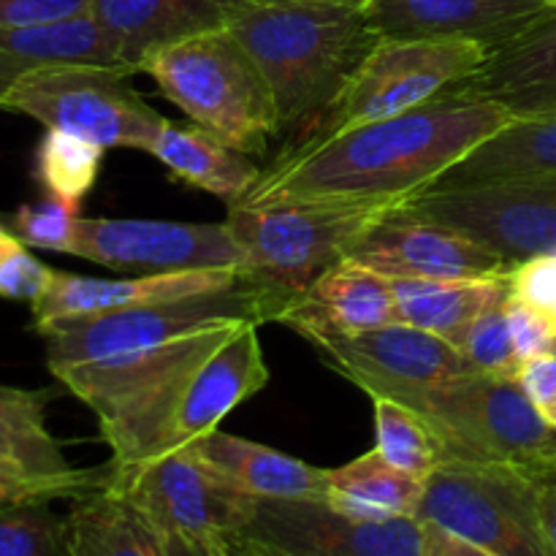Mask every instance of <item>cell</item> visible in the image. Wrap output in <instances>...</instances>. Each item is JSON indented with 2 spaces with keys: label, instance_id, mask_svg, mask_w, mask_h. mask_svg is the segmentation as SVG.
Masks as SVG:
<instances>
[{
  "label": "cell",
  "instance_id": "6da1fadb",
  "mask_svg": "<svg viewBox=\"0 0 556 556\" xmlns=\"http://www.w3.org/2000/svg\"><path fill=\"white\" fill-rule=\"evenodd\" d=\"M255 320L206 326L134 356L54 378L96 413L114 465H141L199 443L269 383Z\"/></svg>",
  "mask_w": 556,
  "mask_h": 556
},
{
  "label": "cell",
  "instance_id": "7a4b0ae2",
  "mask_svg": "<svg viewBox=\"0 0 556 556\" xmlns=\"http://www.w3.org/2000/svg\"><path fill=\"white\" fill-rule=\"evenodd\" d=\"M510 119L500 103L448 87L396 117L293 144L237 206L413 201Z\"/></svg>",
  "mask_w": 556,
  "mask_h": 556
},
{
  "label": "cell",
  "instance_id": "3957f363",
  "mask_svg": "<svg viewBox=\"0 0 556 556\" xmlns=\"http://www.w3.org/2000/svg\"><path fill=\"white\" fill-rule=\"evenodd\" d=\"M228 30L275 96L282 130L307 141L380 41L364 0H264Z\"/></svg>",
  "mask_w": 556,
  "mask_h": 556
},
{
  "label": "cell",
  "instance_id": "277c9868",
  "mask_svg": "<svg viewBox=\"0 0 556 556\" xmlns=\"http://www.w3.org/2000/svg\"><path fill=\"white\" fill-rule=\"evenodd\" d=\"M141 74L182 109L199 128L228 147L258 155L280 136L275 96L248 49L231 30L185 38L147 54Z\"/></svg>",
  "mask_w": 556,
  "mask_h": 556
},
{
  "label": "cell",
  "instance_id": "5b68a950",
  "mask_svg": "<svg viewBox=\"0 0 556 556\" xmlns=\"http://www.w3.org/2000/svg\"><path fill=\"white\" fill-rule=\"evenodd\" d=\"M291 302L293 299H288L286 293L244 271L242 280L220 291L139 304V307L114 309L90 318L60 320L38 329V334L47 342L49 372H58L79 364H98L152 351L206 326L231 324V320L277 324L282 309Z\"/></svg>",
  "mask_w": 556,
  "mask_h": 556
},
{
  "label": "cell",
  "instance_id": "8992f818",
  "mask_svg": "<svg viewBox=\"0 0 556 556\" xmlns=\"http://www.w3.org/2000/svg\"><path fill=\"white\" fill-rule=\"evenodd\" d=\"M445 462L514 467L535 478H556V429L516 378L470 372L440 386L424 400Z\"/></svg>",
  "mask_w": 556,
  "mask_h": 556
},
{
  "label": "cell",
  "instance_id": "52a82bcc",
  "mask_svg": "<svg viewBox=\"0 0 556 556\" xmlns=\"http://www.w3.org/2000/svg\"><path fill=\"white\" fill-rule=\"evenodd\" d=\"M407 201L228 206L226 226L250 275L296 299L326 269L353 253L383 217Z\"/></svg>",
  "mask_w": 556,
  "mask_h": 556
},
{
  "label": "cell",
  "instance_id": "ba28073f",
  "mask_svg": "<svg viewBox=\"0 0 556 556\" xmlns=\"http://www.w3.org/2000/svg\"><path fill=\"white\" fill-rule=\"evenodd\" d=\"M125 65H49L16 79L0 98V109L68 130L103 150L150 152L166 117L130 85Z\"/></svg>",
  "mask_w": 556,
  "mask_h": 556
},
{
  "label": "cell",
  "instance_id": "9c48e42d",
  "mask_svg": "<svg viewBox=\"0 0 556 556\" xmlns=\"http://www.w3.org/2000/svg\"><path fill=\"white\" fill-rule=\"evenodd\" d=\"M416 519L494 556H552L541 525V478L514 467L443 462L424 481Z\"/></svg>",
  "mask_w": 556,
  "mask_h": 556
},
{
  "label": "cell",
  "instance_id": "30bf717a",
  "mask_svg": "<svg viewBox=\"0 0 556 556\" xmlns=\"http://www.w3.org/2000/svg\"><path fill=\"white\" fill-rule=\"evenodd\" d=\"M486 58L489 49L472 41L380 38L309 139H329L356 125L410 112L470 79Z\"/></svg>",
  "mask_w": 556,
  "mask_h": 556
},
{
  "label": "cell",
  "instance_id": "8fae6325",
  "mask_svg": "<svg viewBox=\"0 0 556 556\" xmlns=\"http://www.w3.org/2000/svg\"><path fill=\"white\" fill-rule=\"evenodd\" d=\"M405 210L459 228L508 264L556 253V172L438 190Z\"/></svg>",
  "mask_w": 556,
  "mask_h": 556
},
{
  "label": "cell",
  "instance_id": "7c38bea8",
  "mask_svg": "<svg viewBox=\"0 0 556 556\" xmlns=\"http://www.w3.org/2000/svg\"><path fill=\"white\" fill-rule=\"evenodd\" d=\"M307 342L326 367L358 386L369 400H389L416 413L434 389L476 372L451 342L407 324Z\"/></svg>",
  "mask_w": 556,
  "mask_h": 556
},
{
  "label": "cell",
  "instance_id": "4fadbf2b",
  "mask_svg": "<svg viewBox=\"0 0 556 556\" xmlns=\"http://www.w3.org/2000/svg\"><path fill=\"white\" fill-rule=\"evenodd\" d=\"M109 465V483L161 532L239 535L253 516L255 497L239 492L193 445L141 465Z\"/></svg>",
  "mask_w": 556,
  "mask_h": 556
},
{
  "label": "cell",
  "instance_id": "5bb4252c",
  "mask_svg": "<svg viewBox=\"0 0 556 556\" xmlns=\"http://www.w3.org/2000/svg\"><path fill=\"white\" fill-rule=\"evenodd\" d=\"M71 255L114 271H188V269H244L242 248L223 223L177 220H117L81 217Z\"/></svg>",
  "mask_w": 556,
  "mask_h": 556
},
{
  "label": "cell",
  "instance_id": "9a60e30c",
  "mask_svg": "<svg viewBox=\"0 0 556 556\" xmlns=\"http://www.w3.org/2000/svg\"><path fill=\"white\" fill-rule=\"evenodd\" d=\"M288 556H421L424 525L410 519H353L326 500H255L239 532Z\"/></svg>",
  "mask_w": 556,
  "mask_h": 556
},
{
  "label": "cell",
  "instance_id": "2e32d148",
  "mask_svg": "<svg viewBox=\"0 0 556 556\" xmlns=\"http://www.w3.org/2000/svg\"><path fill=\"white\" fill-rule=\"evenodd\" d=\"M348 258L402 280H486L516 269L459 228L400 206L378 223Z\"/></svg>",
  "mask_w": 556,
  "mask_h": 556
},
{
  "label": "cell",
  "instance_id": "e0dca14e",
  "mask_svg": "<svg viewBox=\"0 0 556 556\" xmlns=\"http://www.w3.org/2000/svg\"><path fill=\"white\" fill-rule=\"evenodd\" d=\"M554 0H364L380 38H432L505 47Z\"/></svg>",
  "mask_w": 556,
  "mask_h": 556
},
{
  "label": "cell",
  "instance_id": "ac0fdd59",
  "mask_svg": "<svg viewBox=\"0 0 556 556\" xmlns=\"http://www.w3.org/2000/svg\"><path fill=\"white\" fill-rule=\"evenodd\" d=\"M244 277V269H188L157 271V275L125 277H87L71 271H54L47 291L30 304L36 331L60 320L90 318V315L114 313V309L139 307V304L172 302L193 293L220 291Z\"/></svg>",
  "mask_w": 556,
  "mask_h": 556
},
{
  "label": "cell",
  "instance_id": "d6986e66",
  "mask_svg": "<svg viewBox=\"0 0 556 556\" xmlns=\"http://www.w3.org/2000/svg\"><path fill=\"white\" fill-rule=\"evenodd\" d=\"M277 324L304 340L324 334H358L380 326L402 324L389 277L353 258H342L309 282Z\"/></svg>",
  "mask_w": 556,
  "mask_h": 556
},
{
  "label": "cell",
  "instance_id": "ffe728a7",
  "mask_svg": "<svg viewBox=\"0 0 556 556\" xmlns=\"http://www.w3.org/2000/svg\"><path fill=\"white\" fill-rule=\"evenodd\" d=\"M258 3L264 0H92L90 14L117 41L119 63L136 74L155 49L228 30Z\"/></svg>",
  "mask_w": 556,
  "mask_h": 556
},
{
  "label": "cell",
  "instance_id": "44dd1931",
  "mask_svg": "<svg viewBox=\"0 0 556 556\" xmlns=\"http://www.w3.org/2000/svg\"><path fill=\"white\" fill-rule=\"evenodd\" d=\"M454 87L500 103L514 119L556 112V0Z\"/></svg>",
  "mask_w": 556,
  "mask_h": 556
},
{
  "label": "cell",
  "instance_id": "7402d4cb",
  "mask_svg": "<svg viewBox=\"0 0 556 556\" xmlns=\"http://www.w3.org/2000/svg\"><path fill=\"white\" fill-rule=\"evenodd\" d=\"M123 65L112 33L90 14L0 27V98L25 74L49 65Z\"/></svg>",
  "mask_w": 556,
  "mask_h": 556
},
{
  "label": "cell",
  "instance_id": "603a6c76",
  "mask_svg": "<svg viewBox=\"0 0 556 556\" xmlns=\"http://www.w3.org/2000/svg\"><path fill=\"white\" fill-rule=\"evenodd\" d=\"M193 448L239 492L255 500H326V470L269 445L215 429Z\"/></svg>",
  "mask_w": 556,
  "mask_h": 556
},
{
  "label": "cell",
  "instance_id": "cb8c5ba5",
  "mask_svg": "<svg viewBox=\"0 0 556 556\" xmlns=\"http://www.w3.org/2000/svg\"><path fill=\"white\" fill-rule=\"evenodd\" d=\"M150 155H155L174 179L217 195L226 206H237L261 179V168L248 152L233 150L199 125L166 119Z\"/></svg>",
  "mask_w": 556,
  "mask_h": 556
},
{
  "label": "cell",
  "instance_id": "d4e9b609",
  "mask_svg": "<svg viewBox=\"0 0 556 556\" xmlns=\"http://www.w3.org/2000/svg\"><path fill=\"white\" fill-rule=\"evenodd\" d=\"M556 172V112L516 117L478 144L465 161L443 174L432 188H465L494 179Z\"/></svg>",
  "mask_w": 556,
  "mask_h": 556
},
{
  "label": "cell",
  "instance_id": "484cf974",
  "mask_svg": "<svg viewBox=\"0 0 556 556\" xmlns=\"http://www.w3.org/2000/svg\"><path fill=\"white\" fill-rule=\"evenodd\" d=\"M389 280L402 324L443 337L454 348L478 315L510 296V275L486 280Z\"/></svg>",
  "mask_w": 556,
  "mask_h": 556
},
{
  "label": "cell",
  "instance_id": "4316f807",
  "mask_svg": "<svg viewBox=\"0 0 556 556\" xmlns=\"http://www.w3.org/2000/svg\"><path fill=\"white\" fill-rule=\"evenodd\" d=\"M71 503L74 556H166L161 530L112 483Z\"/></svg>",
  "mask_w": 556,
  "mask_h": 556
},
{
  "label": "cell",
  "instance_id": "83f0119b",
  "mask_svg": "<svg viewBox=\"0 0 556 556\" xmlns=\"http://www.w3.org/2000/svg\"><path fill=\"white\" fill-rule=\"evenodd\" d=\"M424 481L391 467L378 451L326 470V503L353 519L391 521L418 514Z\"/></svg>",
  "mask_w": 556,
  "mask_h": 556
},
{
  "label": "cell",
  "instance_id": "f1b7e54d",
  "mask_svg": "<svg viewBox=\"0 0 556 556\" xmlns=\"http://www.w3.org/2000/svg\"><path fill=\"white\" fill-rule=\"evenodd\" d=\"M52 396L47 389L0 386V470L20 476H65L74 470L47 427Z\"/></svg>",
  "mask_w": 556,
  "mask_h": 556
},
{
  "label": "cell",
  "instance_id": "f546056e",
  "mask_svg": "<svg viewBox=\"0 0 556 556\" xmlns=\"http://www.w3.org/2000/svg\"><path fill=\"white\" fill-rule=\"evenodd\" d=\"M103 147L68 134L47 128L36 150V179L49 199L63 201L79 212L81 201L96 188L103 163Z\"/></svg>",
  "mask_w": 556,
  "mask_h": 556
},
{
  "label": "cell",
  "instance_id": "4dcf8cb0",
  "mask_svg": "<svg viewBox=\"0 0 556 556\" xmlns=\"http://www.w3.org/2000/svg\"><path fill=\"white\" fill-rule=\"evenodd\" d=\"M375 405V451L396 470L427 481L445 456L427 418L405 405L372 400Z\"/></svg>",
  "mask_w": 556,
  "mask_h": 556
},
{
  "label": "cell",
  "instance_id": "1f68e13d",
  "mask_svg": "<svg viewBox=\"0 0 556 556\" xmlns=\"http://www.w3.org/2000/svg\"><path fill=\"white\" fill-rule=\"evenodd\" d=\"M0 556H74L68 516L52 503L0 508Z\"/></svg>",
  "mask_w": 556,
  "mask_h": 556
},
{
  "label": "cell",
  "instance_id": "d6a6232c",
  "mask_svg": "<svg viewBox=\"0 0 556 556\" xmlns=\"http://www.w3.org/2000/svg\"><path fill=\"white\" fill-rule=\"evenodd\" d=\"M505 302L494 304L486 313L478 315L470 329L456 342V351L465 356V362L476 372L494 375V378H519L521 358L516 356L514 340H510Z\"/></svg>",
  "mask_w": 556,
  "mask_h": 556
},
{
  "label": "cell",
  "instance_id": "836d02e7",
  "mask_svg": "<svg viewBox=\"0 0 556 556\" xmlns=\"http://www.w3.org/2000/svg\"><path fill=\"white\" fill-rule=\"evenodd\" d=\"M112 465L79 470L74 467L65 476H20L0 470V508L27 503H58V500H79L98 492L109 483Z\"/></svg>",
  "mask_w": 556,
  "mask_h": 556
},
{
  "label": "cell",
  "instance_id": "e575fe53",
  "mask_svg": "<svg viewBox=\"0 0 556 556\" xmlns=\"http://www.w3.org/2000/svg\"><path fill=\"white\" fill-rule=\"evenodd\" d=\"M79 212L58 199H43L36 204H22L14 215V233L27 248L52 250L71 255L76 237Z\"/></svg>",
  "mask_w": 556,
  "mask_h": 556
},
{
  "label": "cell",
  "instance_id": "d590c367",
  "mask_svg": "<svg viewBox=\"0 0 556 556\" xmlns=\"http://www.w3.org/2000/svg\"><path fill=\"white\" fill-rule=\"evenodd\" d=\"M54 269L30 255L16 233L0 226V299L33 304L52 280Z\"/></svg>",
  "mask_w": 556,
  "mask_h": 556
},
{
  "label": "cell",
  "instance_id": "8d00e7d4",
  "mask_svg": "<svg viewBox=\"0 0 556 556\" xmlns=\"http://www.w3.org/2000/svg\"><path fill=\"white\" fill-rule=\"evenodd\" d=\"M505 318L521 364L538 356H552L556 348V318L552 313L510 293L505 302Z\"/></svg>",
  "mask_w": 556,
  "mask_h": 556
},
{
  "label": "cell",
  "instance_id": "74e56055",
  "mask_svg": "<svg viewBox=\"0 0 556 556\" xmlns=\"http://www.w3.org/2000/svg\"><path fill=\"white\" fill-rule=\"evenodd\" d=\"M510 293L556 318V253L516 264L510 271Z\"/></svg>",
  "mask_w": 556,
  "mask_h": 556
},
{
  "label": "cell",
  "instance_id": "f35d334b",
  "mask_svg": "<svg viewBox=\"0 0 556 556\" xmlns=\"http://www.w3.org/2000/svg\"><path fill=\"white\" fill-rule=\"evenodd\" d=\"M92 0H0V27L41 25L90 11Z\"/></svg>",
  "mask_w": 556,
  "mask_h": 556
},
{
  "label": "cell",
  "instance_id": "ab89813d",
  "mask_svg": "<svg viewBox=\"0 0 556 556\" xmlns=\"http://www.w3.org/2000/svg\"><path fill=\"white\" fill-rule=\"evenodd\" d=\"M519 386L535 410L541 413L543 421L552 424L556 429V356H538L521 364L519 369Z\"/></svg>",
  "mask_w": 556,
  "mask_h": 556
},
{
  "label": "cell",
  "instance_id": "60d3db41",
  "mask_svg": "<svg viewBox=\"0 0 556 556\" xmlns=\"http://www.w3.org/2000/svg\"><path fill=\"white\" fill-rule=\"evenodd\" d=\"M166 556H239L237 535H182L161 532Z\"/></svg>",
  "mask_w": 556,
  "mask_h": 556
},
{
  "label": "cell",
  "instance_id": "b9f144b4",
  "mask_svg": "<svg viewBox=\"0 0 556 556\" xmlns=\"http://www.w3.org/2000/svg\"><path fill=\"white\" fill-rule=\"evenodd\" d=\"M424 525V554L421 556H494L483 548L472 546V543L462 541V538L451 535L438 525Z\"/></svg>",
  "mask_w": 556,
  "mask_h": 556
},
{
  "label": "cell",
  "instance_id": "7bdbcfd3",
  "mask_svg": "<svg viewBox=\"0 0 556 556\" xmlns=\"http://www.w3.org/2000/svg\"><path fill=\"white\" fill-rule=\"evenodd\" d=\"M541 525L548 554L556 556V478H541Z\"/></svg>",
  "mask_w": 556,
  "mask_h": 556
},
{
  "label": "cell",
  "instance_id": "ee69618b",
  "mask_svg": "<svg viewBox=\"0 0 556 556\" xmlns=\"http://www.w3.org/2000/svg\"><path fill=\"white\" fill-rule=\"evenodd\" d=\"M237 554L239 556H266L264 552H261L258 543L248 541V538H242V535H237Z\"/></svg>",
  "mask_w": 556,
  "mask_h": 556
},
{
  "label": "cell",
  "instance_id": "f6af8a7d",
  "mask_svg": "<svg viewBox=\"0 0 556 556\" xmlns=\"http://www.w3.org/2000/svg\"><path fill=\"white\" fill-rule=\"evenodd\" d=\"M258 546H261V543H258ZM261 552H264L266 556H288V554H280V552H271V548H266V546H261Z\"/></svg>",
  "mask_w": 556,
  "mask_h": 556
},
{
  "label": "cell",
  "instance_id": "bcb514c9",
  "mask_svg": "<svg viewBox=\"0 0 556 556\" xmlns=\"http://www.w3.org/2000/svg\"><path fill=\"white\" fill-rule=\"evenodd\" d=\"M554 356H556V348H554Z\"/></svg>",
  "mask_w": 556,
  "mask_h": 556
}]
</instances>
